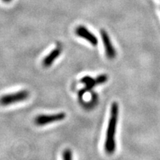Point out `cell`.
I'll use <instances>...</instances> for the list:
<instances>
[{
  "mask_svg": "<svg viewBox=\"0 0 160 160\" xmlns=\"http://www.w3.org/2000/svg\"><path fill=\"white\" fill-rule=\"evenodd\" d=\"M119 115V105L117 102H113L111 105V115L108 126L107 133L105 142V151L108 154H112L116 150V130Z\"/></svg>",
  "mask_w": 160,
  "mask_h": 160,
  "instance_id": "obj_1",
  "label": "cell"
},
{
  "mask_svg": "<svg viewBox=\"0 0 160 160\" xmlns=\"http://www.w3.org/2000/svg\"><path fill=\"white\" fill-rule=\"evenodd\" d=\"M29 97L28 91L26 90L20 91L18 92H15L13 93H9V94L4 95L0 98V105L6 106L13 105L18 102H21L24 100L27 99Z\"/></svg>",
  "mask_w": 160,
  "mask_h": 160,
  "instance_id": "obj_2",
  "label": "cell"
},
{
  "mask_svg": "<svg viewBox=\"0 0 160 160\" xmlns=\"http://www.w3.org/2000/svg\"><path fill=\"white\" fill-rule=\"evenodd\" d=\"M66 117V114L63 112H60L54 114H42L37 116L35 118L34 122L38 126L46 125L48 124L56 122L62 121L65 119Z\"/></svg>",
  "mask_w": 160,
  "mask_h": 160,
  "instance_id": "obj_3",
  "label": "cell"
},
{
  "mask_svg": "<svg viewBox=\"0 0 160 160\" xmlns=\"http://www.w3.org/2000/svg\"><path fill=\"white\" fill-rule=\"evenodd\" d=\"M100 34H101L102 39L103 42V45L104 48H105L106 57L110 59H113V58H115L116 55H117V52H116L114 47H113L111 39H110L108 33L105 30L102 29L100 31Z\"/></svg>",
  "mask_w": 160,
  "mask_h": 160,
  "instance_id": "obj_4",
  "label": "cell"
},
{
  "mask_svg": "<svg viewBox=\"0 0 160 160\" xmlns=\"http://www.w3.org/2000/svg\"><path fill=\"white\" fill-rule=\"evenodd\" d=\"M75 33L78 37L87 40L91 45L96 46L98 44V39L94 34L91 33L85 26L80 25L75 30Z\"/></svg>",
  "mask_w": 160,
  "mask_h": 160,
  "instance_id": "obj_5",
  "label": "cell"
},
{
  "mask_svg": "<svg viewBox=\"0 0 160 160\" xmlns=\"http://www.w3.org/2000/svg\"><path fill=\"white\" fill-rule=\"evenodd\" d=\"M60 53H61V49L59 48L53 49V51L50 52L49 54L46 56L45 59H43V65L45 66V67H50L52 64L54 62L55 60L59 57Z\"/></svg>",
  "mask_w": 160,
  "mask_h": 160,
  "instance_id": "obj_6",
  "label": "cell"
},
{
  "mask_svg": "<svg viewBox=\"0 0 160 160\" xmlns=\"http://www.w3.org/2000/svg\"><path fill=\"white\" fill-rule=\"evenodd\" d=\"M62 160H73V154L70 149H66L64 151L62 154Z\"/></svg>",
  "mask_w": 160,
  "mask_h": 160,
  "instance_id": "obj_7",
  "label": "cell"
},
{
  "mask_svg": "<svg viewBox=\"0 0 160 160\" xmlns=\"http://www.w3.org/2000/svg\"><path fill=\"white\" fill-rule=\"evenodd\" d=\"M2 1L4 2H6V3H9V2H11L12 1V0H2Z\"/></svg>",
  "mask_w": 160,
  "mask_h": 160,
  "instance_id": "obj_8",
  "label": "cell"
}]
</instances>
